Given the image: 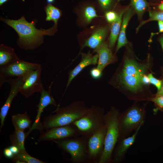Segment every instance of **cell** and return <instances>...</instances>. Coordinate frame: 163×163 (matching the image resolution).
<instances>
[{
  "instance_id": "1",
  "label": "cell",
  "mask_w": 163,
  "mask_h": 163,
  "mask_svg": "<svg viewBox=\"0 0 163 163\" xmlns=\"http://www.w3.org/2000/svg\"><path fill=\"white\" fill-rule=\"evenodd\" d=\"M120 63L108 82L109 84L135 102L152 101L154 96L150 89L148 75L152 71L153 59L150 54L143 60L136 55L129 42Z\"/></svg>"
},
{
  "instance_id": "2",
  "label": "cell",
  "mask_w": 163,
  "mask_h": 163,
  "mask_svg": "<svg viewBox=\"0 0 163 163\" xmlns=\"http://www.w3.org/2000/svg\"><path fill=\"white\" fill-rule=\"evenodd\" d=\"M3 21L18 33L19 46L25 49L37 47L43 43V36L52 35L55 28L53 27L47 30L37 29L34 23L27 22L24 16L18 20L5 19Z\"/></svg>"
},
{
  "instance_id": "3",
  "label": "cell",
  "mask_w": 163,
  "mask_h": 163,
  "mask_svg": "<svg viewBox=\"0 0 163 163\" xmlns=\"http://www.w3.org/2000/svg\"><path fill=\"white\" fill-rule=\"evenodd\" d=\"M88 108L84 101L80 100L62 107L59 104L51 114L43 119L40 133L44 129L71 124L84 115Z\"/></svg>"
},
{
  "instance_id": "4",
  "label": "cell",
  "mask_w": 163,
  "mask_h": 163,
  "mask_svg": "<svg viewBox=\"0 0 163 163\" xmlns=\"http://www.w3.org/2000/svg\"><path fill=\"white\" fill-rule=\"evenodd\" d=\"M149 102L141 105L139 102H135L125 110L120 112L118 117V140L129 136L133 131L143 125L146 117L145 107Z\"/></svg>"
},
{
  "instance_id": "5",
  "label": "cell",
  "mask_w": 163,
  "mask_h": 163,
  "mask_svg": "<svg viewBox=\"0 0 163 163\" xmlns=\"http://www.w3.org/2000/svg\"><path fill=\"white\" fill-rule=\"evenodd\" d=\"M120 112L111 106L105 114L107 130L104 146L102 156L99 163H112V154L119 137L118 117Z\"/></svg>"
},
{
  "instance_id": "6",
  "label": "cell",
  "mask_w": 163,
  "mask_h": 163,
  "mask_svg": "<svg viewBox=\"0 0 163 163\" xmlns=\"http://www.w3.org/2000/svg\"><path fill=\"white\" fill-rule=\"evenodd\" d=\"M105 112L104 108L92 105L84 115L72 124L76 127L81 135L88 138L105 125Z\"/></svg>"
},
{
  "instance_id": "7",
  "label": "cell",
  "mask_w": 163,
  "mask_h": 163,
  "mask_svg": "<svg viewBox=\"0 0 163 163\" xmlns=\"http://www.w3.org/2000/svg\"><path fill=\"white\" fill-rule=\"evenodd\" d=\"M88 139L81 135L53 141L59 149L70 155L72 163H88Z\"/></svg>"
},
{
  "instance_id": "8",
  "label": "cell",
  "mask_w": 163,
  "mask_h": 163,
  "mask_svg": "<svg viewBox=\"0 0 163 163\" xmlns=\"http://www.w3.org/2000/svg\"><path fill=\"white\" fill-rule=\"evenodd\" d=\"M41 66L39 63L30 62L18 59L8 65L0 67V88L8 79L24 76Z\"/></svg>"
},
{
  "instance_id": "9",
  "label": "cell",
  "mask_w": 163,
  "mask_h": 163,
  "mask_svg": "<svg viewBox=\"0 0 163 163\" xmlns=\"http://www.w3.org/2000/svg\"><path fill=\"white\" fill-rule=\"evenodd\" d=\"M106 130L105 125L88 138V163H99L104 150Z\"/></svg>"
},
{
  "instance_id": "10",
  "label": "cell",
  "mask_w": 163,
  "mask_h": 163,
  "mask_svg": "<svg viewBox=\"0 0 163 163\" xmlns=\"http://www.w3.org/2000/svg\"><path fill=\"white\" fill-rule=\"evenodd\" d=\"M81 136L77 129L71 124L65 126L52 127L40 133L38 142L54 141Z\"/></svg>"
},
{
  "instance_id": "11",
  "label": "cell",
  "mask_w": 163,
  "mask_h": 163,
  "mask_svg": "<svg viewBox=\"0 0 163 163\" xmlns=\"http://www.w3.org/2000/svg\"><path fill=\"white\" fill-rule=\"evenodd\" d=\"M42 70L41 66L24 76V82L19 92L26 98H29L35 93H40L44 89L41 79Z\"/></svg>"
},
{
  "instance_id": "12",
  "label": "cell",
  "mask_w": 163,
  "mask_h": 163,
  "mask_svg": "<svg viewBox=\"0 0 163 163\" xmlns=\"http://www.w3.org/2000/svg\"><path fill=\"white\" fill-rule=\"evenodd\" d=\"M53 84L52 82L47 90H46L44 89L40 93L39 102L37 106V110L36 119L32 126L30 128L29 131L25 133L26 138L34 129H38L40 131H41L42 123L40 121V118L45 108L50 105H52L56 107L57 106L51 93Z\"/></svg>"
},
{
  "instance_id": "13",
  "label": "cell",
  "mask_w": 163,
  "mask_h": 163,
  "mask_svg": "<svg viewBox=\"0 0 163 163\" xmlns=\"http://www.w3.org/2000/svg\"><path fill=\"white\" fill-rule=\"evenodd\" d=\"M142 126L131 136L118 140L112 154V163H120L125 159L128 150L135 143Z\"/></svg>"
},
{
  "instance_id": "14",
  "label": "cell",
  "mask_w": 163,
  "mask_h": 163,
  "mask_svg": "<svg viewBox=\"0 0 163 163\" xmlns=\"http://www.w3.org/2000/svg\"><path fill=\"white\" fill-rule=\"evenodd\" d=\"M24 82V76L8 79L6 80V82H8L10 85V91L4 104L1 108V129L4 125L5 118L11 107L12 102L14 98L19 92L20 88Z\"/></svg>"
},
{
  "instance_id": "15",
  "label": "cell",
  "mask_w": 163,
  "mask_h": 163,
  "mask_svg": "<svg viewBox=\"0 0 163 163\" xmlns=\"http://www.w3.org/2000/svg\"><path fill=\"white\" fill-rule=\"evenodd\" d=\"M81 54L80 62L74 69L69 71L68 79L62 97L73 79L84 68L90 65H96L97 64L98 56L97 53L93 55L88 52L87 53H82Z\"/></svg>"
},
{
  "instance_id": "16",
  "label": "cell",
  "mask_w": 163,
  "mask_h": 163,
  "mask_svg": "<svg viewBox=\"0 0 163 163\" xmlns=\"http://www.w3.org/2000/svg\"><path fill=\"white\" fill-rule=\"evenodd\" d=\"M94 52L96 53L98 56L97 67L102 72L107 66L116 62L118 60L108 44L105 42L94 49Z\"/></svg>"
},
{
  "instance_id": "17",
  "label": "cell",
  "mask_w": 163,
  "mask_h": 163,
  "mask_svg": "<svg viewBox=\"0 0 163 163\" xmlns=\"http://www.w3.org/2000/svg\"><path fill=\"white\" fill-rule=\"evenodd\" d=\"M135 14L134 9L129 5L123 16L115 54L122 47L126 46L129 43L126 36V29L130 20Z\"/></svg>"
},
{
  "instance_id": "18",
  "label": "cell",
  "mask_w": 163,
  "mask_h": 163,
  "mask_svg": "<svg viewBox=\"0 0 163 163\" xmlns=\"http://www.w3.org/2000/svg\"><path fill=\"white\" fill-rule=\"evenodd\" d=\"M109 30L108 26L97 28L82 45L81 49L89 47L94 50L104 42Z\"/></svg>"
},
{
  "instance_id": "19",
  "label": "cell",
  "mask_w": 163,
  "mask_h": 163,
  "mask_svg": "<svg viewBox=\"0 0 163 163\" xmlns=\"http://www.w3.org/2000/svg\"><path fill=\"white\" fill-rule=\"evenodd\" d=\"M127 6L122 9L118 14V17L117 20L111 24V29L110 35L109 43V47L111 50L114 47L120 33L122 17L125 11Z\"/></svg>"
},
{
  "instance_id": "20",
  "label": "cell",
  "mask_w": 163,
  "mask_h": 163,
  "mask_svg": "<svg viewBox=\"0 0 163 163\" xmlns=\"http://www.w3.org/2000/svg\"><path fill=\"white\" fill-rule=\"evenodd\" d=\"M19 59L11 47L1 44L0 48V67L8 65Z\"/></svg>"
},
{
  "instance_id": "21",
  "label": "cell",
  "mask_w": 163,
  "mask_h": 163,
  "mask_svg": "<svg viewBox=\"0 0 163 163\" xmlns=\"http://www.w3.org/2000/svg\"><path fill=\"white\" fill-rule=\"evenodd\" d=\"M11 120L15 129L24 131L31 127L32 121L27 112L13 115Z\"/></svg>"
},
{
  "instance_id": "22",
  "label": "cell",
  "mask_w": 163,
  "mask_h": 163,
  "mask_svg": "<svg viewBox=\"0 0 163 163\" xmlns=\"http://www.w3.org/2000/svg\"><path fill=\"white\" fill-rule=\"evenodd\" d=\"M26 138V134L24 131L17 129H15L9 136L11 145L17 147L19 152H26L24 146Z\"/></svg>"
},
{
  "instance_id": "23",
  "label": "cell",
  "mask_w": 163,
  "mask_h": 163,
  "mask_svg": "<svg viewBox=\"0 0 163 163\" xmlns=\"http://www.w3.org/2000/svg\"><path fill=\"white\" fill-rule=\"evenodd\" d=\"M150 4L146 0H130L129 5L137 14L138 19L141 21L144 14L149 10Z\"/></svg>"
},
{
  "instance_id": "24",
  "label": "cell",
  "mask_w": 163,
  "mask_h": 163,
  "mask_svg": "<svg viewBox=\"0 0 163 163\" xmlns=\"http://www.w3.org/2000/svg\"><path fill=\"white\" fill-rule=\"evenodd\" d=\"M44 10L46 14V20L53 21L54 27L56 28L58 20L61 15V11L50 4H48L45 7Z\"/></svg>"
},
{
  "instance_id": "25",
  "label": "cell",
  "mask_w": 163,
  "mask_h": 163,
  "mask_svg": "<svg viewBox=\"0 0 163 163\" xmlns=\"http://www.w3.org/2000/svg\"><path fill=\"white\" fill-rule=\"evenodd\" d=\"M13 162L16 163H44L45 162L34 158L27 152H19L14 155L12 158Z\"/></svg>"
},
{
  "instance_id": "26",
  "label": "cell",
  "mask_w": 163,
  "mask_h": 163,
  "mask_svg": "<svg viewBox=\"0 0 163 163\" xmlns=\"http://www.w3.org/2000/svg\"><path fill=\"white\" fill-rule=\"evenodd\" d=\"M82 8L83 17L84 20L89 23L94 18L98 17L94 5L85 3Z\"/></svg>"
},
{
  "instance_id": "27",
  "label": "cell",
  "mask_w": 163,
  "mask_h": 163,
  "mask_svg": "<svg viewBox=\"0 0 163 163\" xmlns=\"http://www.w3.org/2000/svg\"><path fill=\"white\" fill-rule=\"evenodd\" d=\"M149 18L147 20H142L136 28L137 33L141 27L146 23L152 21H163V11L155 10H149Z\"/></svg>"
},
{
  "instance_id": "28",
  "label": "cell",
  "mask_w": 163,
  "mask_h": 163,
  "mask_svg": "<svg viewBox=\"0 0 163 163\" xmlns=\"http://www.w3.org/2000/svg\"><path fill=\"white\" fill-rule=\"evenodd\" d=\"M98 5L104 11L111 10L115 7L119 0H97Z\"/></svg>"
},
{
  "instance_id": "29",
  "label": "cell",
  "mask_w": 163,
  "mask_h": 163,
  "mask_svg": "<svg viewBox=\"0 0 163 163\" xmlns=\"http://www.w3.org/2000/svg\"><path fill=\"white\" fill-rule=\"evenodd\" d=\"M152 102L154 103L156 110L163 112V95L155 96L154 95Z\"/></svg>"
},
{
  "instance_id": "30",
  "label": "cell",
  "mask_w": 163,
  "mask_h": 163,
  "mask_svg": "<svg viewBox=\"0 0 163 163\" xmlns=\"http://www.w3.org/2000/svg\"><path fill=\"white\" fill-rule=\"evenodd\" d=\"M154 72H151L148 75L150 84L154 85L157 88V91H158L161 88L162 82L161 79H158L155 78L153 74Z\"/></svg>"
},
{
  "instance_id": "31",
  "label": "cell",
  "mask_w": 163,
  "mask_h": 163,
  "mask_svg": "<svg viewBox=\"0 0 163 163\" xmlns=\"http://www.w3.org/2000/svg\"><path fill=\"white\" fill-rule=\"evenodd\" d=\"M106 19L107 21L110 24L115 22L117 19L118 14L111 10L106 11L105 14Z\"/></svg>"
},
{
  "instance_id": "32",
  "label": "cell",
  "mask_w": 163,
  "mask_h": 163,
  "mask_svg": "<svg viewBox=\"0 0 163 163\" xmlns=\"http://www.w3.org/2000/svg\"><path fill=\"white\" fill-rule=\"evenodd\" d=\"M102 72L96 67L91 68L90 71V73L93 78L94 79H99L102 76Z\"/></svg>"
},
{
  "instance_id": "33",
  "label": "cell",
  "mask_w": 163,
  "mask_h": 163,
  "mask_svg": "<svg viewBox=\"0 0 163 163\" xmlns=\"http://www.w3.org/2000/svg\"><path fill=\"white\" fill-rule=\"evenodd\" d=\"M158 31L155 33H152L151 34L149 42H151L152 37L156 35H157L160 33H163V21H158Z\"/></svg>"
},
{
  "instance_id": "34",
  "label": "cell",
  "mask_w": 163,
  "mask_h": 163,
  "mask_svg": "<svg viewBox=\"0 0 163 163\" xmlns=\"http://www.w3.org/2000/svg\"><path fill=\"white\" fill-rule=\"evenodd\" d=\"M4 154L5 156L8 158H12L14 155L9 148H5L4 150Z\"/></svg>"
},
{
  "instance_id": "35",
  "label": "cell",
  "mask_w": 163,
  "mask_h": 163,
  "mask_svg": "<svg viewBox=\"0 0 163 163\" xmlns=\"http://www.w3.org/2000/svg\"><path fill=\"white\" fill-rule=\"evenodd\" d=\"M161 80L162 83L160 89L156 93L154 94L155 95H163V75H162L161 79Z\"/></svg>"
},
{
  "instance_id": "36",
  "label": "cell",
  "mask_w": 163,
  "mask_h": 163,
  "mask_svg": "<svg viewBox=\"0 0 163 163\" xmlns=\"http://www.w3.org/2000/svg\"><path fill=\"white\" fill-rule=\"evenodd\" d=\"M9 148L14 155L19 152L18 149L15 146L11 145Z\"/></svg>"
},
{
  "instance_id": "37",
  "label": "cell",
  "mask_w": 163,
  "mask_h": 163,
  "mask_svg": "<svg viewBox=\"0 0 163 163\" xmlns=\"http://www.w3.org/2000/svg\"><path fill=\"white\" fill-rule=\"evenodd\" d=\"M158 40L159 43L163 52V34L160 36L158 38Z\"/></svg>"
},
{
  "instance_id": "38",
  "label": "cell",
  "mask_w": 163,
  "mask_h": 163,
  "mask_svg": "<svg viewBox=\"0 0 163 163\" xmlns=\"http://www.w3.org/2000/svg\"><path fill=\"white\" fill-rule=\"evenodd\" d=\"M149 3L151 4H157L162 1L163 0H149Z\"/></svg>"
},
{
  "instance_id": "39",
  "label": "cell",
  "mask_w": 163,
  "mask_h": 163,
  "mask_svg": "<svg viewBox=\"0 0 163 163\" xmlns=\"http://www.w3.org/2000/svg\"><path fill=\"white\" fill-rule=\"evenodd\" d=\"M157 5L158 9L159 11H163V1Z\"/></svg>"
},
{
  "instance_id": "40",
  "label": "cell",
  "mask_w": 163,
  "mask_h": 163,
  "mask_svg": "<svg viewBox=\"0 0 163 163\" xmlns=\"http://www.w3.org/2000/svg\"><path fill=\"white\" fill-rule=\"evenodd\" d=\"M8 0H0V5L2 6L3 4L7 2ZM23 2L25 1V0H22Z\"/></svg>"
},
{
  "instance_id": "41",
  "label": "cell",
  "mask_w": 163,
  "mask_h": 163,
  "mask_svg": "<svg viewBox=\"0 0 163 163\" xmlns=\"http://www.w3.org/2000/svg\"><path fill=\"white\" fill-rule=\"evenodd\" d=\"M46 1L48 4H52L54 2L55 0H46Z\"/></svg>"
},
{
  "instance_id": "42",
  "label": "cell",
  "mask_w": 163,
  "mask_h": 163,
  "mask_svg": "<svg viewBox=\"0 0 163 163\" xmlns=\"http://www.w3.org/2000/svg\"><path fill=\"white\" fill-rule=\"evenodd\" d=\"M162 75H163V68L162 69Z\"/></svg>"
}]
</instances>
